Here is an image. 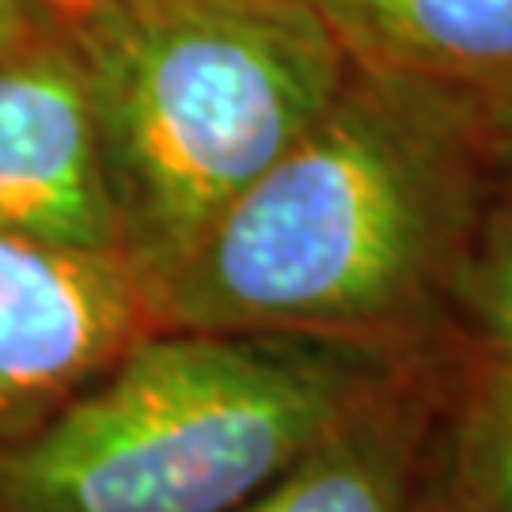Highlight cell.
Returning a JSON list of instances; mask_svg holds the SVG:
<instances>
[{
    "label": "cell",
    "mask_w": 512,
    "mask_h": 512,
    "mask_svg": "<svg viewBox=\"0 0 512 512\" xmlns=\"http://www.w3.org/2000/svg\"><path fill=\"white\" fill-rule=\"evenodd\" d=\"M406 361L304 334L148 330L0 444V512H236Z\"/></svg>",
    "instance_id": "obj_3"
},
{
    "label": "cell",
    "mask_w": 512,
    "mask_h": 512,
    "mask_svg": "<svg viewBox=\"0 0 512 512\" xmlns=\"http://www.w3.org/2000/svg\"><path fill=\"white\" fill-rule=\"evenodd\" d=\"M38 4H42L50 16L61 19V16H69V12H76V8H84V4H92V0H38Z\"/></svg>",
    "instance_id": "obj_11"
},
{
    "label": "cell",
    "mask_w": 512,
    "mask_h": 512,
    "mask_svg": "<svg viewBox=\"0 0 512 512\" xmlns=\"http://www.w3.org/2000/svg\"><path fill=\"white\" fill-rule=\"evenodd\" d=\"M61 27L84 73L114 247L145 300L349 73L308 0H92Z\"/></svg>",
    "instance_id": "obj_2"
},
{
    "label": "cell",
    "mask_w": 512,
    "mask_h": 512,
    "mask_svg": "<svg viewBox=\"0 0 512 512\" xmlns=\"http://www.w3.org/2000/svg\"><path fill=\"white\" fill-rule=\"evenodd\" d=\"M437 512H456V509H452V505H448V501H444V490H440V501H437Z\"/></svg>",
    "instance_id": "obj_12"
},
{
    "label": "cell",
    "mask_w": 512,
    "mask_h": 512,
    "mask_svg": "<svg viewBox=\"0 0 512 512\" xmlns=\"http://www.w3.org/2000/svg\"><path fill=\"white\" fill-rule=\"evenodd\" d=\"M148 330L145 289L118 258L0 236V444L61 410Z\"/></svg>",
    "instance_id": "obj_4"
},
{
    "label": "cell",
    "mask_w": 512,
    "mask_h": 512,
    "mask_svg": "<svg viewBox=\"0 0 512 512\" xmlns=\"http://www.w3.org/2000/svg\"><path fill=\"white\" fill-rule=\"evenodd\" d=\"M456 353L410 357L236 512H437Z\"/></svg>",
    "instance_id": "obj_6"
},
{
    "label": "cell",
    "mask_w": 512,
    "mask_h": 512,
    "mask_svg": "<svg viewBox=\"0 0 512 512\" xmlns=\"http://www.w3.org/2000/svg\"><path fill=\"white\" fill-rule=\"evenodd\" d=\"M0 236L118 258L84 73L61 19L0 57Z\"/></svg>",
    "instance_id": "obj_5"
},
{
    "label": "cell",
    "mask_w": 512,
    "mask_h": 512,
    "mask_svg": "<svg viewBox=\"0 0 512 512\" xmlns=\"http://www.w3.org/2000/svg\"><path fill=\"white\" fill-rule=\"evenodd\" d=\"M440 490L456 512H512V361L456 353Z\"/></svg>",
    "instance_id": "obj_8"
},
{
    "label": "cell",
    "mask_w": 512,
    "mask_h": 512,
    "mask_svg": "<svg viewBox=\"0 0 512 512\" xmlns=\"http://www.w3.org/2000/svg\"><path fill=\"white\" fill-rule=\"evenodd\" d=\"M452 353L512 361V175L501 183L459 285Z\"/></svg>",
    "instance_id": "obj_9"
},
{
    "label": "cell",
    "mask_w": 512,
    "mask_h": 512,
    "mask_svg": "<svg viewBox=\"0 0 512 512\" xmlns=\"http://www.w3.org/2000/svg\"><path fill=\"white\" fill-rule=\"evenodd\" d=\"M54 23L57 16H50L38 0H0V57L23 42H31Z\"/></svg>",
    "instance_id": "obj_10"
},
{
    "label": "cell",
    "mask_w": 512,
    "mask_h": 512,
    "mask_svg": "<svg viewBox=\"0 0 512 512\" xmlns=\"http://www.w3.org/2000/svg\"><path fill=\"white\" fill-rule=\"evenodd\" d=\"M509 175L512 141L490 122L349 61L327 114L148 296L152 327L452 349L459 285Z\"/></svg>",
    "instance_id": "obj_1"
},
{
    "label": "cell",
    "mask_w": 512,
    "mask_h": 512,
    "mask_svg": "<svg viewBox=\"0 0 512 512\" xmlns=\"http://www.w3.org/2000/svg\"><path fill=\"white\" fill-rule=\"evenodd\" d=\"M353 65L452 99L512 141V0H308Z\"/></svg>",
    "instance_id": "obj_7"
}]
</instances>
